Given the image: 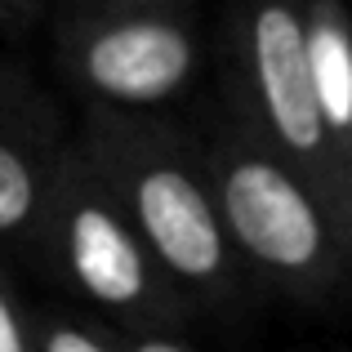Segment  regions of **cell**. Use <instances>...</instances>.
Segmentation results:
<instances>
[{
	"label": "cell",
	"mask_w": 352,
	"mask_h": 352,
	"mask_svg": "<svg viewBox=\"0 0 352 352\" xmlns=\"http://www.w3.org/2000/svg\"><path fill=\"white\" fill-rule=\"evenodd\" d=\"M80 152L120 197L156 263L183 294L219 299L232 290L236 250L219 214L214 183L206 161H197L174 129L98 107L85 125Z\"/></svg>",
	"instance_id": "6da1fadb"
},
{
	"label": "cell",
	"mask_w": 352,
	"mask_h": 352,
	"mask_svg": "<svg viewBox=\"0 0 352 352\" xmlns=\"http://www.w3.org/2000/svg\"><path fill=\"white\" fill-rule=\"evenodd\" d=\"M236 258L254 263L290 294H326L339 281L352 241L339 210L267 134L223 129L201 152Z\"/></svg>",
	"instance_id": "7a4b0ae2"
},
{
	"label": "cell",
	"mask_w": 352,
	"mask_h": 352,
	"mask_svg": "<svg viewBox=\"0 0 352 352\" xmlns=\"http://www.w3.org/2000/svg\"><path fill=\"white\" fill-rule=\"evenodd\" d=\"M41 236L58 276L107 317L143 330H165L188 312L183 290L156 263L152 245L125 214L120 197L80 147H72L58 165Z\"/></svg>",
	"instance_id": "3957f363"
},
{
	"label": "cell",
	"mask_w": 352,
	"mask_h": 352,
	"mask_svg": "<svg viewBox=\"0 0 352 352\" xmlns=\"http://www.w3.org/2000/svg\"><path fill=\"white\" fill-rule=\"evenodd\" d=\"M241 58L267 143L326 192L348 228V161L339 156L312 80L308 0H250L241 18Z\"/></svg>",
	"instance_id": "277c9868"
},
{
	"label": "cell",
	"mask_w": 352,
	"mask_h": 352,
	"mask_svg": "<svg viewBox=\"0 0 352 352\" xmlns=\"http://www.w3.org/2000/svg\"><path fill=\"white\" fill-rule=\"evenodd\" d=\"M72 80L103 107L134 112L174 98L197 72V36L170 9H107L63 36Z\"/></svg>",
	"instance_id": "5b68a950"
},
{
	"label": "cell",
	"mask_w": 352,
	"mask_h": 352,
	"mask_svg": "<svg viewBox=\"0 0 352 352\" xmlns=\"http://www.w3.org/2000/svg\"><path fill=\"white\" fill-rule=\"evenodd\" d=\"M308 58L326 125L352 174V14L344 0H308Z\"/></svg>",
	"instance_id": "8992f818"
},
{
	"label": "cell",
	"mask_w": 352,
	"mask_h": 352,
	"mask_svg": "<svg viewBox=\"0 0 352 352\" xmlns=\"http://www.w3.org/2000/svg\"><path fill=\"white\" fill-rule=\"evenodd\" d=\"M67 152H41L36 143L0 129V236H23L45 223Z\"/></svg>",
	"instance_id": "52a82bcc"
},
{
	"label": "cell",
	"mask_w": 352,
	"mask_h": 352,
	"mask_svg": "<svg viewBox=\"0 0 352 352\" xmlns=\"http://www.w3.org/2000/svg\"><path fill=\"white\" fill-rule=\"evenodd\" d=\"M32 330H36V352H120V344L72 317H41L32 321Z\"/></svg>",
	"instance_id": "ba28073f"
},
{
	"label": "cell",
	"mask_w": 352,
	"mask_h": 352,
	"mask_svg": "<svg viewBox=\"0 0 352 352\" xmlns=\"http://www.w3.org/2000/svg\"><path fill=\"white\" fill-rule=\"evenodd\" d=\"M0 352H36V330L18 312V303H14L5 281H0Z\"/></svg>",
	"instance_id": "9c48e42d"
},
{
	"label": "cell",
	"mask_w": 352,
	"mask_h": 352,
	"mask_svg": "<svg viewBox=\"0 0 352 352\" xmlns=\"http://www.w3.org/2000/svg\"><path fill=\"white\" fill-rule=\"evenodd\" d=\"M120 352H192V348L174 339L170 330H134L120 339Z\"/></svg>",
	"instance_id": "30bf717a"
},
{
	"label": "cell",
	"mask_w": 352,
	"mask_h": 352,
	"mask_svg": "<svg viewBox=\"0 0 352 352\" xmlns=\"http://www.w3.org/2000/svg\"><path fill=\"white\" fill-rule=\"evenodd\" d=\"M112 9H170V14H179V5H188V0H107Z\"/></svg>",
	"instance_id": "8fae6325"
},
{
	"label": "cell",
	"mask_w": 352,
	"mask_h": 352,
	"mask_svg": "<svg viewBox=\"0 0 352 352\" xmlns=\"http://www.w3.org/2000/svg\"><path fill=\"white\" fill-rule=\"evenodd\" d=\"M348 241H352V174H348Z\"/></svg>",
	"instance_id": "7c38bea8"
},
{
	"label": "cell",
	"mask_w": 352,
	"mask_h": 352,
	"mask_svg": "<svg viewBox=\"0 0 352 352\" xmlns=\"http://www.w3.org/2000/svg\"><path fill=\"white\" fill-rule=\"evenodd\" d=\"M0 5H14V9H27L32 0H0Z\"/></svg>",
	"instance_id": "4fadbf2b"
}]
</instances>
